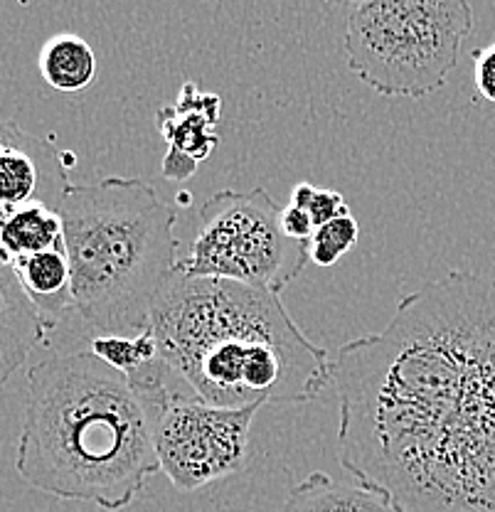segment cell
Masks as SVG:
<instances>
[{
  "mask_svg": "<svg viewBox=\"0 0 495 512\" xmlns=\"http://www.w3.org/2000/svg\"><path fill=\"white\" fill-rule=\"evenodd\" d=\"M65 244L60 210L42 202L0 212V264L13 269L28 256Z\"/></svg>",
  "mask_w": 495,
  "mask_h": 512,
  "instance_id": "cell-11",
  "label": "cell"
},
{
  "mask_svg": "<svg viewBox=\"0 0 495 512\" xmlns=\"http://www.w3.org/2000/svg\"><path fill=\"white\" fill-rule=\"evenodd\" d=\"M281 512H397V508L365 485L335 483L328 473L316 471L291 488Z\"/></svg>",
  "mask_w": 495,
  "mask_h": 512,
  "instance_id": "cell-13",
  "label": "cell"
},
{
  "mask_svg": "<svg viewBox=\"0 0 495 512\" xmlns=\"http://www.w3.org/2000/svg\"><path fill=\"white\" fill-rule=\"evenodd\" d=\"M284 207L269 190H220L200 207L198 232L178 271L281 293L311 261L308 242L281 227Z\"/></svg>",
  "mask_w": 495,
  "mask_h": 512,
  "instance_id": "cell-6",
  "label": "cell"
},
{
  "mask_svg": "<svg viewBox=\"0 0 495 512\" xmlns=\"http://www.w3.org/2000/svg\"><path fill=\"white\" fill-rule=\"evenodd\" d=\"M222 99L217 94L200 92L195 82L180 87L178 104L161 106L156 111V126L168 153L163 158V175L168 180H188L202 160L212 156L220 143Z\"/></svg>",
  "mask_w": 495,
  "mask_h": 512,
  "instance_id": "cell-9",
  "label": "cell"
},
{
  "mask_svg": "<svg viewBox=\"0 0 495 512\" xmlns=\"http://www.w3.org/2000/svg\"><path fill=\"white\" fill-rule=\"evenodd\" d=\"M40 74L52 89L77 94L97 77V55L92 45L77 35H55L40 50Z\"/></svg>",
  "mask_w": 495,
  "mask_h": 512,
  "instance_id": "cell-14",
  "label": "cell"
},
{
  "mask_svg": "<svg viewBox=\"0 0 495 512\" xmlns=\"http://www.w3.org/2000/svg\"><path fill=\"white\" fill-rule=\"evenodd\" d=\"M55 328L30 301L10 266L0 264V392Z\"/></svg>",
  "mask_w": 495,
  "mask_h": 512,
  "instance_id": "cell-10",
  "label": "cell"
},
{
  "mask_svg": "<svg viewBox=\"0 0 495 512\" xmlns=\"http://www.w3.org/2000/svg\"><path fill=\"white\" fill-rule=\"evenodd\" d=\"M69 185L65 156L55 143L0 119V212L30 202L60 210Z\"/></svg>",
  "mask_w": 495,
  "mask_h": 512,
  "instance_id": "cell-8",
  "label": "cell"
},
{
  "mask_svg": "<svg viewBox=\"0 0 495 512\" xmlns=\"http://www.w3.org/2000/svg\"><path fill=\"white\" fill-rule=\"evenodd\" d=\"M338 461L397 512H495V279L449 271L340 345Z\"/></svg>",
  "mask_w": 495,
  "mask_h": 512,
  "instance_id": "cell-1",
  "label": "cell"
},
{
  "mask_svg": "<svg viewBox=\"0 0 495 512\" xmlns=\"http://www.w3.org/2000/svg\"><path fill=\"white\" fill-rule=\"evenodd\" d=\"M158 357L215 407L306 404L333 384V360L279 293L175 269L151 313Z\"/></svg>",
  "mask_w": 495,
  "mask_h": 512,
  "instance_id": "cell-3",
  "label": "cell"
},
{
  "mask_svg": "<svg viewBox=\"0 0 495 512\" xmlns=\"http://www.w3.org/2000/svg\"><path fill=\"white\" fill-rule=\"evenodd\" d=\"M74 311L97 335L136 338L178 269V207L141 178L69 185L60 202Z\"/></svg>",
  "mask_w": 495,
  "mask_h": 512,
  "instance_id": "cell-4",
  "label": "cell"
},
{
  "mask_svg": "<svg viewBox=\"0 0 495 512\" xmlns=\"http://www.w3.org/2000/svg\"><path fill=\"white\" fill-rule=\"evenodd\" d=\"M473 30L468 0H370L350 10L348 69L385 99H424L446 84Z\"/></svg>",
  "mask_w": 495,
  "mask_h": 512,
  "instance_id": "cell-5",
  "label": "cell"
},
{
  "mask_svg": "<svg viewBox=\"0 0 495 512\" xmlns=\"http://www.w3.org/2000/svg\"><path fill=\"white\" fill-rule=\"evenodd\" d=\"M291 205L301 207V210L308 212L313 224L316 227H323V224L335 220L340 215H348V202L343 200V195L335 190H321L313 188L311 183L296 185L294 192H291Z\"/></svg>",
  "mask_w": 495,
  "mask_h": 512,
  "instance_id": "cell-17",
  "label": "cell"
},
{
  "mask_svg": "<svg viewBox=\"0 0 495 512\" xmlns=\"http://www.w3.org/2000/svg\"><path fill=\"white\" fill-rule=\"evenodd\" d=\"M13 271L37 311L52 325L60 323L69 308H74L72 269L65 244L18 261Z\"/></svg>",
  "mask_w": 495,
  "mask_h": 512,
  "instance_id": "cell-12",
  "label": "cell"
},
{
  "mask_svg": "<svg viewBox=\"0 0 495 512\" xmlns=\"http://www.w3.org/2000/svg\"><path fill=\"white\" fill-rule=\"evenodd\" d=\"M471 57L478 94L495 104V42L488 47H481V50H473Z\"/></svg>",
  "mask_w": 495,
  "mask_h": 512,
  "instance_id": "cell-18",
  "label": "cell"
},
{
  "mask_svg": "<svg viewBox=\"0 0 495 512\" xmlns=\"http://www.w3.org/2000/svg\"><path fill=\"white\" fill-rule=\"evenodd\" d=\"M281 227H284V232L289 234L291 239H298V242H311L313 232H316V224H313L311 217H308V212L296 205L284 207Z\"/></svg>",
  "mask_w": 495,
  "mask_h": 512,
  "instance_id": "cell-19",
  "label": "cell"
},
{
  "mask_svg": "<svg viewBox=\"0 0 495 512\" xmlns=\"http://www.w3.org/2000/svg\"><path fill=\"white\" fill-rule=\"evenodd\" d=\"M188 202H190V192H180L178 205H188Z\"/></svg>",
  "mask_w": 495,
  "mask_h": 512,
  "instance_id": "cell-21",
  "label": "cell"
},
{
  "mask_svg": "<svg viewBox=\"0 0 495 512\" xmlns=\"http://www.w3.org/2000/svg\"><path fill=\"white\" fill-rule=\"evenodd\" d=\"M173 382L141 389L92 350L37 362L15 458L20 478L62 500L129 508L161 471L156 424L180 389Z\"/></svg>",
  "mask_w": 495,
  "mask_h": 512,
  "instance_id": "cell-2",
  "label": "cell"
},
{
  "mask_svg": "<svg viewBox=\"0 0 495 512\" xmlns=\"http://www.w3.org/2000/svg\"><path fill=\"white\" fill-rule=\"evenodd\" d=\"M360 224L353 215H340L335 220L316 227L308 249H311V261L318 266H333L335 261L343 259L350 249L358 244Z\"/></svg>",
  "mask_w": 495,
  "mask_h": 512,
  "instance_id": "cell-16",
  "label": "cell"
},
{
  "mask_svg": "<svg viewBox=\"0 0 495 512\" xmlns=\"http://www.w3.org/2000/svg\"><path fill=\"white\" fill-rule=\"evenodd\" d=\"M89 350L111 365L114 370L131 375L141 370L148 362L158 360V343L151 330L136 335V338H119V335H97L89 345Z\"/></svg>",
  "mask_w": 495,
  "mask_h": 512,
  "instance_id": "cell-15",
  "label": "cell"
},
{
  "mask_svg": "<svg viewBox=\"0 0 495 512\" xmlns=\"http://www.w3.org/2000/svg\"><path fill=\"white\" fill-rule=\"evenodd\" d=\"M326 3L333 5V8H358V5L370 3V0H326Z\"/></svg>",
  "mask_w": 495,
  "mask_h": 512,
  "instance_id": "cell-20",
  "label": "cell"
},
{
  "mask_svg": "<svg viewBox=\"0 0 495 512\" xmlns=\"http://www.w3.org/2000/svg\"><path fill=\"white\" fill-rule=\"evenodd\" d=\"M262 404L215 407L195 392L178 389L163 404L156 424L161 471L180 493H195L230 478L249 463V434Z\"/></svg>",
  "mask_w": 495,
  "mask_h": 512,
  "instance_id": "cell-7",
  "label": "cell"
}]
</instances>
